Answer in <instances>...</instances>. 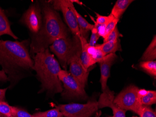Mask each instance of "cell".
<instances>
[{
  "instance_id": "cell-25",
  "label": "cell",
  "mask_w": 156,
  "mask_h": 117,
  "mask_svg": "<svg viewBox=\"0 0 156 117\" xmlns=\"http://www.w3.org/2000/svg\"><path fill=\"white\" fill-rule=\"evenodd\" d=\"M95 14L97 18L95 22L99 24H107L108 23L110 22V21L115 18L111 14L108 16L100 15V14L97 13H95Z\"/></svg>"
},
{
  "instance_id": "cell-20",
  "label": "cell",
  "mask_w": 156,
  "mask_h": 117,
  "mask_svg": "<svg viewBox=\"0 0 156 117\" xmlns=\"http://www.w3.org/2000/svg\"><path fill=\"white\" fill-rule=\"evenodd\" d=\"M140 67L152 76H156V61L155 60L143 61L140 62Z\"/></svg>"
},
{
  "instance_id": "cell-35",
  "label": "cell",
  "mask_w": 156,
  "mask_h": 117,
  "mask_svg": "<svg viewBox=\"0 0 156 117\" xmlns=\"http://www.w3.org/2000/svg\"><path fill=\"white\" fill-rule=\"evenodd\" d=\"M147 91H148V90L145 89H139L138 92H137L138 99L141 101V98L147 95Z\"/></svg>"
},
{
  "instance_id": "cell-22",
  "label": "cell",
  "mask_w": 156,
  "mask_h": 117,
  "mask_svg": "<svg viewBox=\"0 0 156 117\" xmlns=\"http://www.w3.org/2000/svg\"><path fill=\"white\" fill-rule=\"evenodd\" d=\"M12 117H32V115L22 108L11 106Z\"/></svg>"
},
{
  "instance_id": "cell-3",
  "label": "cell",
  "mask_w": 156,
  "mask_h": 117,
  "mask_svg": "<svg viewBox=\"0 0 156 117\" xmlns=\"http://www.w3.org/2000/svg\"><path fill=\"white\" fill-rule=\"evenodd\" d=\"M33 59V70L36 72L37 76L41 83L38 93L46 92L49 95L62 93L63 88L58 78V74L62 69L59 62L49 48L35 54Z\"/></svg>"
},
{
  "instance_id": "cell-37",
  "label": "cell",
  "mask_w": 156,
  "mask_h": 117,
  "mask_svg": "<svg viewBox=\"0 0 156 117\" xmlns=\"http://www.w3.org/2000/svg\"><path fill=\"white\" fill-rule=\"evenodd\" d=\"M0 117H8L7 116H5L4 114H2V113H0Z\"/></svg>"
},
{
  "instance_id": "cell-38",
  "label": "cell",
  "mask_w": 156,
  "mask_h": 117,
  "mask_svg": "<svg viewBox=\"0 0 156 117\" xmlns=\"http://www.w3.org/2000/svg\"><path fill=\"white\" fill-rule=\"evenodd\" d=\"M136 117V116H133V117Z\"/></svg>"
},
{
  "instance_id": "cell-36",
  "label": "cell",
  "mask_w": 156,
  "mask_h": 117,
  "mask_svg": "<svg viewBox=\"0 0 156 117\" xmlns=\"http://www.w3.org/2000/svg\"><path fill=\"white\" fill-rule=\"evenodd\" d=\"M101 112L100 111L99 112H96L95 117H100L101 115Z\"/></svg>"
},
{
  "instance_id": "cell-32",
  "label": "cell",
  "mask_w": 156,
  "mask_h": 117,
  "mask_svg": "<svg viewBox=\"0 0 156 117\" xmlns=\"http://www.w3.org/2000/svg\"><path fill=\"white\" fill-rule=\"evenodd\" d=\"M9 81L8 77L3 70H0V84Z\"/></svg>"
},
{
  "instance_id": "cell-29",
  "label": "cell",
  "mask_w": 156,
  "mask_h": 117,
  "mask_svg": "<svg viewBox=\"0 0 156 117\" xmlns=\"http://www.w3.org/2000/svg\"><path fill=\"white\" fill-rule=\"evenodd\" d=\"M141 103H142V105H146V106L155 104L156 103V102H154L152 99L148 97V96H147L146 95L141 98Z\"/></svg>"
},
{
  "instance_id": "cell-6",
  "label": "cell",
  "mask_w": 156,
  "mask_h": 117,
  "mask_svg": "<svg viewBox=\"0 0 156 117\" xmlns=\"http://www.w3.org/2000/svg\"><path fill=\"white\" fill-rule=\"evenodd\" d=\"M139 88L135 85H129L120 92L114 98V103L121 109L131 111L137 113L142 104L138 99L137 92Z\"/></svg>"
},
{
  "instance_id": "cell-1",
  "label": "cell",
  "mask_w": 156,
  "mask_h": 117,
  "mask_svg": "<svg viewBox=\"0 0 156 117\" xmlns=\"http://www.w3.org/2000/svg\"><path fill=\"white\" fill-rule=\"evenodd\" d=\"M30 40L0 39V65L13 88L26 73L33 70L34 60L30 53Z\"/></svg>"
},
{
  "instance_id": "cell-18",
  "label": "cell",
  "mask_w": 156,
  "mask_h": 117,
  "mask_svg": "<svg viewBox=\"0 0 156 117\" xmlns=\"http://www.w3.org/2000/svg\"><path fill=\"white\" fill-rule=\"evenodd\" d=\"M156 59V36H154L150 44L149 45L141 57L143 61L154 60Z\"/></svg>"
},
{
  "instance_id": "cell-8",
  "label": "cell",
  "mask_w": 156,
  "mask_h": 117,
  "mask_svg": "<svg viewBox=\"0 0 156 117\" xmlns=\"http://www.w3.org/2000/svg\"><path fill=\"white\" fill-rule=\"evenodd\" d=\"M56 108L64 117H91L98 109L97 102L89 101L86 104L71 103L59 104Z\"/></svg>"
},
{
  "instance_id": "cell-19",
  "label": "cell",
  "mask_w": 156,
  "mask_h": 117,
  "mask_svg": "<svg viewBox=\"0 0 156 117\" xmlns=\"http://www.w3.org/2000/svg\"><path fill=\"white\" fill-rule=\"evenodd\" d=\"M32 117H64L58 108L51 109L45 112H39L32 114Z\"/></svg>"
},
{
  "instance_id": "cell-28",
  "label": "cell",
  "mask_w": 156,
  "mask_h": 117,
  "mask_svg": "<svg viewBox=\"0 0 156 117\" xmlns=\"http://www.w3.org/2000/svg\"><path fill=\"white\" fill-rule=\"evenodd\" d=\"M90 17L92 18V20L94 22V27L96 29L97 32H98V35L100 37L103 38L104 34H105V30H106V26L107 24H99L96 23L95 21L94 20L93 18H92V16H90Z\"/></svg>"
},
{
  "instance_id": "cell-10",
  "label": "cell",
  "mask_w": 156,
  "mask_h": 117,
  "mask_svg": "<svg viewBox=\"0 0 156 117\" xmlns=\"http://www.w3.org/2000/svg\"><path fill=\"white\" fill-rule=\"evenodd\" d=\"M80 55L81 53H79L73 57L69 64V73L85 88L87 83L89 71L82 64Z\"/></svg>"
},
{
  "instance_id": "cell-2",
  "label": "cell",
  "mask_w": 156,
  "mask_h": 117,
  "mask_svg": "<svg viewBox=\"0 0 156 117\" xmlns=\"http://www.w3.org/2000/svg\"><path fill=\"white\" fill-rule=\"evenodd\" d=\"M40 5L43 24L39 32L31 35L30 53L32 59L35 54L48 49L55 40L70 36L69 29L49 1H41Z\"/></svg>"
},
{
  "instance_id": "cell-31",
  "label": "cell",
  "mask_w": 156,
  "mask_h": 117,
  "mask_svg": "<svg viewBox=\"0 0 156 117\" xmlns=\"http://www.w3.org/2000/svg\"><path fill=\"white\" fill-rule=\"evenodd\" d=\"M87 50L88 54L94 59V57L96 55V52H97V48H96V46H90L88 44V43L87 46Z\"/></svg>"
},
{
  "instance_id": "cell-27",
  "label": "cell",
  "mask_w": 156,
  "mask_h": 117,
  "mask_svg": "<svg viewBox=\"0 0 156 117\" xmlns=\"http://www.w3.org/2000/svg\"><path fill=\"white\" fill-rule=\"evenodd\" d=\"M91 32H92V33H91V37H90L88 44L90 46H95L96 45V43L99 39L100 36L98 35L97 30L94 28V26L91 30Z\"/></svg>"
},
{
  "instance_id": "cell-33",
  "label": "cell",
  "mask_w": 156,
  "mask_h": 117,
  "mask_svg": "<svg viewBox=\"0 0 156 117\" xmlns=\"http://www.w3.org/2000/svg\"><path fill=\"white\" fill-rule=\"evenodd\" d=\"M8 88L5 89H0V101H5L6 93Z\"/></svg>"
},
{
  "instance_id": "cell-21",
  "label": "cell",
  "mask_w": 156,
  "mask_h": 117,
  "mask_svg": "<svg viewBox=\"0 0 156 117\" xmlns=\"http://www.w3.org/2000/svg\"><path fill=\"white\" fill-rule=\"evenodd\" d=\"M136 114L140 117H156V112L149 106L142 105Z\"/></svg>"
},
{
  "instance_id": "cell-13",
  "label": "cell",
  "mask_w": 156,
  "mask_h": 117,
  "mask_svg": "<svg viewBox=\"0 0 156 117\" xmlns=\"http://www.w3.org/2000/svg\"><path fill=\"white\" fill-rule=\"evenodd\" d=\"M71 8L76 16L77 23L80 31V35L83 36L86 39H87L88 31H91L94 25L89 24L84 17H82V16L77 11L73 2L71 5Z\"/></svg>"
},
{
  "instance_id": "cell-4",
  "label": "cell",
  "mask_w": 156,
  "mask_h": 117,
  "mask_svg": "<svg viewBox=\"0 0 156 117\" xmlns=\"http://www.w3.org/2000/svg\"><path fill=\"white\" fill-rule=\"evenodd\" d=\"M49 50L57 56L64 70H66L73 57L81 53L80 38L75 36L55 40L49 47Z\"/></svg>"
},
{
  "instance_id": "cell-23",
  "label": "cell",
  "mask_w": 156,
  "mask_h": 117,
  "mask_svg": "<svg viewBox=\"0 0 156 117\" xmlns=\"http://www.w3.org/2000/svg\"><path fill=\"white\" fill-rule=\"evenodd\" d=\"M0 113L8 117H12L11 106L6 101H0Z\"/></svg>"
},
{
  "instance_id": "cell-9",
  "label": "cell",
  "mask_w": 156,
  "mask_h": 117,
  "mask_svg": "<svg viewBox=\"0 0 156 117\" xmlns=\"http://www.w3.org/2000/svg\"><path fill=\"white\" fill-rule=\"evenodd\" d=\"M49 2L55 10L62 12L69 30L73 36L80 38L81 35L79 27L75 14L71 8V0H53Z\"/></svg>"
},
{
  "instance_id": "cell-16",
  "label": "cell",
  "mask_w": 156,
  "mask_h": 117,
  "mask_svg": "<svg viewBox=\"0 0 156 117\" xmlns=\"http://www.w3.org/2000/svg\"><path fill=\"white\" fill-rule=\"evenodd\" d=\"M133 2H134L133 0H118L112 8L111 15L114 18L120 19L125 10Z\"/></svg>"
},
{
  "instance_id": "cell-7",
  "label": "cell",
  "mask_w": 156,
  "mask_h": 117,
  "mask_svg": "<svg viewBox=\"0 0 156 117\" xmlns=\"http://www.w3.org/2000/svg\"><path fill=\"white\" fill-rule=\"evenodd\" d=\"M19 22L27 27L31 35L38 33L43 24V15L40 2L38 1L30 4L23 14Z\"/></svg>"
},
{
  "instance_id": "cell-30",
  "label": "cell",
  "mask_w": 156,
  "mask_h": 117,
  "mask_svg": "<svg viewBox=\"0 0 156 117\" xmlns=\"http://www.w3.org/2000/svg\"><path fill=\"white\" fill-rule=\"evenodd\" d=\"M95 46L97 48V52H96V55L94 57V60L96 63V62H99V61H100L105 55L100 48H98L96 46Z\"/></svg>"
},
{
  "instance_id": "cell-26",
  "label": "cell",
  "mask_w": 156,
  "mask_h": 117,
  "mask_svg": "<svg viewBox=\"0 0 156 117\" xmlns=\"http://www.w3.org/2000/svg\"><path fill=\"white\" fill-rule=\"evenodd\" d=\"M122 37V34L119 32L117 26L111 33L108 35L107 37H106L103 40V43L109 41H115L119 39V38Z\"/></svg>"
},
{
  "instance_id": "cell-11",
  "label": "cell",
  "mask_w": 156,
  "mask_h": 117,
  "mask_svg": "<svg viewBox=\"0 0 156 117\" xmlns=\"http://www.w3.org/2000/svg\"><path fill=\"white\" fill-rule=\"evenodd\" d=\"M102 92L97 102L98 109L103 107H110L113 111V115L108 117H126V111L119 108L114 103L115 98L114 91L110 90L108 87Z\"/></svg>"
},
{
  "instance_id": "cell-15",
  "label": "cell",
  "mask_w": 156,
  "mask_h": 117,
  "mask_svg": "<svg viewBox=\"0 0 156 117\" xmlns=\"http://www.w3.org/2000/svg\"><path fill=\"white\" fill-rule=\"evenodd\" d=\"M80 40L81 46L80 60H81V62L84 67L88 70L89 68L93 66L96 63V62L93 58H92L87 53V46L88 42H87V39L83 37V36H80Z\"/></svg>"
},
{
  "instance_id": "cell-14",
  "label": "cell",
  "mask_w": 156,
  "mask_h": 117,
  "mask_svg": "<svg viewBox=\"0 0 156 117\" xmlns=\"http://www.w3.org/2000/svg\"><path fill=\"white\" fill-rule=\"evenodd\" d=\"M7 35L15 39L18 38L14 34L11 28V24L4 10L0 7V37Z\"/></svg>"
},
{
  "instance_id": "cell-12",
  "label": "cell",
  "mask_w": 156,
  "mask_h": 117,
  "mask_svg": "<svg viewBox=\"0 0 156 117\" xmlns=\"http://www.w3.org/2000/svg\"><path fill=\"white\" fill-rule=\"evenodd\" d=\"M117 58V56L115 53H110L104 56L102 59L98 62L100 67V82L102 91L108 87L107 81L110 77V68Z\"/></svg>"
},
{
  "instance_id": "cell-5",
  "label": "cell",
  "mask_w": 156,
  "mask_h": 117,
  "mask_svg": "<svg viewBox=\"0 0 156 117\" xmlns=\"http://www.w3.org/2000/svg\"><path fill=\"white\" fill-rule=\"evenodd\" d=\"M58 78L64 87L61 93L63 98L75 100H86L87 98L85 88L73 77L69 72L61 69L58 74Z\"/></svg>"
},
{
  "instance_id": "cell-24",
  "label": "cell",
  "mask_w": 156,
  "mask_h": 117,
  "mask_svg": "<svg viewBox=\"0 0 156 117\" xmlns=\"http://www.w3.org/2000/svg\"><path fill=\"white\" fill-rule=\"evenodd\" d=\"M119 19H116L115 18L110 22L106 26V30H105V34L103 37V39H105L106 37H107L110 33H111L113 30L115 29V27L117 26V24L119 22Z\"/></svg>"
},
{
  "instance_id": "cell-34",
  "label": "cell",
  "mask_w": 156,
  "mask_h": 117,
  "mask_svg": "<svg viewBox=\"0 0 156 117\" xmlns=\"http://www.w3.org/2000/svg\"><path fill=\"white\" fill-rule=\"evenodd\" d=\"M147 96L152 99L154 102H156V92L153 90H148L147 91Z\"/></svg>"
},
{
  "instance_id": "cell-17",
  "label": "cell",
  "mask_w": 156,
  "mask_h": 117,
  "mask_svg": "<svg viewBox=\"0 0 156 117\" xmlns=\"http://www.w3.org/2000/svg\"><path fill=\"white\" fill-rule=\"evenodd\" d=\"M96 46L102 51L105 56L110 53H115L117 51H121L120 39L115 41L104 42L102 44Z\"/></svg>"
}]
</instances>
